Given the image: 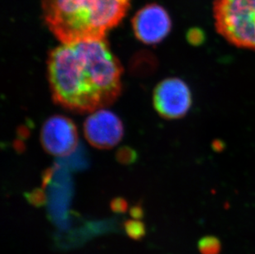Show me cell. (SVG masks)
Segmentation results:
<instances>
[{
  "label": "cell",
  "instance_id": "5b68a950",
  "mask_svg": "<svg viewBox=\"0 0 255 254\" xmlns=\"http://www.w3.org/2000/svg\"><path fill=\"white\" fill-rule=\"evenodd\" d=\"M78 139L76 126L64 116H52L41 128V144L47 153L54 156L72 153L77 147Z\"/></svg>",
  "mask_w": 255,
  "mask_h": 254
},
{
  "label": "cell",
  "instance_id": "277c9868",
  "mask_svg": "<svg viewBox=\"0 0 255 254\" xmlns=\"http://www.w3.org/2000/svg\"><path fill=\"white\" fill-rule=\"evenodd\" d=\"M153 102L159 115L167 119H178L187 114L190 109L192 94L183 80L170 78L157 85Z\"/></svg>",
  "mask_w": 255,
  "mask_h": 254
},
{
  "label": "cell",
  "instance_id": "6da1fadb",
  "mask_svg": "<svg viewBox=\"0 0 255 254\" xmlns=\"http://www.w3.org/2000/svg\"><path fill=\"white\" fill-rule=\"evenodd\" d=\"M47 71L54 102L72 112L94 113L122 91L123 67L105 39L61 44L49 54Z\"/></svg>",
  "mask_w": 255,
  "mask_h": 254
},
{
  "label": "cell",
  "instance_id": "3957f363",
  "mask_svg": "<svg viewBox=\"0 0 255 254\" xmlns=\"http://www.w3.org/2000/svg\"><path fill=\"white\" fill-rule=\"evenodd\" d=\"M216 28L227 41L255 51V0H214Z\"/></svg>",
  "mask_w": 255,
  "mask_h": 254
},
{
  "label": "cell",
  "instance_id": "7c38bea8",
  "mask_svg": "<svg viewBox=\"0 0 255 254\" xmlns=\"http://www.w3.org/2000/svg\"><path fill=\"white\" fill-rule=\"evenodd\" d=\"M119 160L123 163H129L135 158V154L130 149H123L119 152Z\"/></svg>",
  "mask_w": 255,
  "mask_h": 254
},
{
  "label": "cell",
  "instance_id": "8fae6325",
  "mask_svg": "<svg viewBox=\"0 0 255 254\" xmlns=\"http://www.w3.org/2000/svg\"><path fill=\"white\" fill-rule=\"evenodd\" d=\"M110 207H111L112 211L115 213H125L126 211H128V202L123 198L118 197L112 201L110 203Z\"/></svg>",
  "mask_w": 255,
  "mask_h": 254
},
{
  "label": "cell",
  "instance_id": "9c48e42d",
  "mask_svg": "<svg viewBox=\"0 0 255 254\" xmlns=\"http://www.w3.org/2000/svg\"><path fill=\"white\" fill-rule=\"evenodd\" d=\"M126 234L131 240L139 241L146 235L144 224L139 220H128L123 224Z\"/></svg>",
  "mask_w": 255,
  "mask_h": 254
},
{
  "label": "cell",
  "instance_id": "ba28073f",
  "mask_svg": "<svg viewBox=\"0 0 255 254\" xmlns=\"http://www.w3.org/2000/svg\"><path fill=\"white\" fill-rule=\"evenodd\" d=\"M198 249L201 254H220L222 252V242L215 235H206L198 240Z\"/></svg>",
  "mask_w": 255,
  "mask_h": 254
},
{
  "label": "cell",
  "instance_id": "4fadbf2b",
  "mask_svg": "<svg viewBox=\"0 0 255 254\" xmlns=\"http://www.w3.org/2000/svg\"><path fill=\"white\" fill-rule=\"evenodd\" d=\"M130 215L135 220H141L144 217V210L140 205H135L130 208Z\"/></svg>",
  "mask_w": 255,
  "mask_h": 254
},
{
  "label": "cell",
  "instance_id": "30bf717a",
  "mask_svg": "<svg viewBox=\"0 0 255 254\" xmlns=\"http://www.w3.org/2000/svg\"><path fill=\"white\" fill-rule=\"evenodd\" d=\"M26 197H27V201L31 205H33V206H36V207L42 206L46 203V196H45L43 192L39 191V190L34 191L31 193H27L26 195Z\"/></svg>",
  "mask_w": 255,
  "mask_h": 254
},
{
  "label": "cell",
  "instance_id": "7a4b0ae2",
  "mask_svg": "<svg viewBox=\"0 0 255 254\" xmlns=\"http://www.w3.org/2000/svg\"><path fill=\"white\" fill-rule=\"evenodd\" d=\"M130 0H42L44 22L64 44L105 39L130 7Z\"/></svg>",
  "mask_w": 255,
  "mask_h": 254
},
{
  "label": "cell",
  "instance_id": "8992f818",
  "mask_svg": "<svg viewBox=\"0 0 255 254\" xmlns=\"http://www.w3.org/2000/svg\"><path fill=\"white\" fill-rule=\"evenodd\" d=\"M133 31L139 41L148 45L163 41L171 31L172 22L169 13L157 3H151L139 10L132 19Z\"/></svg>",
  "mask_w": 255,
  "mask_h": 254
},
{
  "label": "cell",
  "instance_id": "52a82bcc",
  "mask_svg": "<svg viewBox=\"0 0 255 254\" xmlns=\"http://www.w3.org/2000/svg\"><path fill=\"white\" fill-rule=\"evenodd\" d=\"M84 131L87 140L99 149H110L119 143L123 136V125L120 118L110 111L97 110L85 121Z\"/></svg>",
  "mask_w": 255,
  "mask_h": 254
}]
</instances>
